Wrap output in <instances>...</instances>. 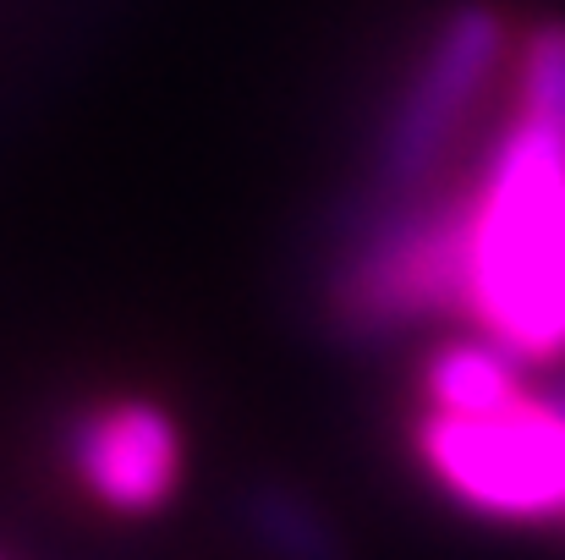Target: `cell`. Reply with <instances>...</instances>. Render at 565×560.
<instances>
[{"mask_svg":"<svg viewBox=\"0 0 565 560\" xmlns=\"http://www.w3.org/2000/svg\"><path fill=\"white\" fill-rule=\"evenodd\" d=\"M472 177L467 325L527 369L565 363V133L511 110Z\"/></svg>","mask_w":565,"mask_h":560,"instance_id":"6da1fadb","label":"cell"},{"mask_svg":"<svg viewBox=\"0 0 565 560\" xmlns=\"http://www.w3.org/2000/svg\"><path fill=\"white\" fill-rule=\"evenodd\" d=\"M472 292V177L412 198H369L324 275V314L352 341H390L467 319Z\"/></svg>","mask_w":565,"mask_h":560,"instance_id":"7a4b0ae2","label":"cell"},{"mask_svg":"<svg viewBox=\"0 0 565 560\" xmlns=\"http://www.w3.org/2000/svg\"><path fill=\"white\" fill-rule=\"evenodd\" d=\"M412 445L456 506L494 522H565V379L483 418L423 412Z\"/></svg>","mask_w":565,"mask_h":560,"instance_id":"3957f363","label":"cell"},{"mask_svg":"<svg viewBox=\"0 0 565 560\" xmlns=\"http://www.w3.org/2000/svg\"><path fill=\"white\" fill-rule=\"evenodd\" d=\"M505 55H511V33L500 6L489 0H456L434 22L428 44L406 72V88L395 94L379 127L369 198H412L423 187L445 182V160L456 155L461 133L483 110Z\"/></svg>","mask_w":565,"mask_h":560,"instance_id":"277c9868","label":"cell"},{"mask_svg":"<svg viewBox=\"0 0 565 560\" xmlns=\"http://www.w3.org/2000/svg\"><path fill=\"white\" fill-rule=\"evenodd\" d=\"M72 467L83 473L94 500L143 517L182 484V434L154 401H110L72 429Z\"/></svg>","mask_w":565,"mask_h":560,"instance_id":"5b68a950","label":"cell"},{"mask_svg":"<svg viewBox=\"0 0 565 560\" xmlns=\"http://www.w3.org/2000/svg\"><path fill=\"white\" fill-rule=\"evenodd\" d=\"M527 363H516L500 341L489 336H461L434 347L428 369H423V395L428 412H450V418H483L511 406L527 384H522Z\"/></svg>","mask_w":565,"mask_h":560,"instance_id":"8992f818","label":"cell"},{"mask_svg":"<svg viewBox=\"0 0 565 560\" xmlns=\"http://www.w3.org/2000/svg\"><path fill=\"white\" fill-rule=\"evenodd\" d=\"M242 517L253 545L269 560H347L341 528L291 484H258Z\"/></svg>","mask_w":565,"mask_h":560,"instance_id":"52a82bcc","label":"cell"},{"mask_svg":"<svg viewBox=\"0 0 565 560\" xmlns=\"http://www.w3.org/2000/svg\"><path fill=\"white\" fill-rule=\"evenodd\" d=\"M516 110L565 133V22H539L516 55Z\"/></svg>","mask_w":565,"mask_h":560,"instance_id":"ba28073f","label":"cell"}]
</instances>
